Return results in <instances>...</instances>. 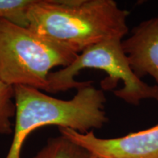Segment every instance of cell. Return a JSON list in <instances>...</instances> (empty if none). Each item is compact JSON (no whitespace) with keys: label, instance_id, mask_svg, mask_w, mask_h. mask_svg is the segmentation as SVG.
Returning <instances> with one entry per match:
<instances>
[{"label":"cell","instance_id":"9c48e42d","mask_svg":"<svg viewBox=\"0 0 158 158\" xmlns=\"http://www.w3.org/2000/svg\"><path fill=\"white\" fill-rule=\"evenodd\" d=\"M15 114L14 86L0 79V135H10L13 133L11 118Z\"/></svg>","mask_w":158,"mask_h":158},{"label":"cell","instance_id":"5b68a950","mask_svg":"<svg viewBox=\"0 0 158 158\" xmlns=\"http://www.w3.org/2000/svg\"><path fill=\"white\" fill-rule=\"evenodd\" d=\"M60 135L81 146L94 158H158V124L122 137L102 138L89 131L81 133L59 128Z\"/></svg>","mask_w":158,"mask_h":158},{"label":"cell","instance_id":"6da1fadb","mask_svg":"<svg viewBox=\"0 0 158 158\" xmlns=\"http://www.w3.org/2000/svg\"><path fill=\"white\" fill-rule=\"evenodd\" d=\"M129 14L114 0H36L28 28L79 54L101 41L123 40Z\"/></svg>","mask_w":158,"mask_h":158},{"label":"cell","instance_id":"8992f818","mask_svg":"<svg viewBox=\"0 0 158 158\" xmlns=\"http://www.w3.org/2000/svg\"><path fill=\"white\" fill-rule=\"evenodd\" d=\"M122 46L136 76H152L158 86V15L133 27Z\"/></svg>","mask_w":158,"mask_h":158},{"label":"cell","instance_id":"7a4b0ae2","mask_svg":"<svg viewBox=\"0 0 158 158\" xmlns=\"http://www.w3.org/2000/svg\"><path fill=\"white\" fill-rule=\"evenodd\" d=\"M15 124L10 147L5 158H21L27 136L37 128L56 126L81 133L100 129L108 122L104 91L92 84L77 90L71 100L51 97L30 86H14Z\"/></svg>","mask_w":158,"mask_h":158},{"label":"cell","instance_id":"52a82bcc","mask_svg":"<svg viewBox=\"0 0 158 158\" xmlns=\"http://www.w3.org/2000/svg\"><path fill=\"white\" fill-rule=\"evenodd\" d=\"M33 158H94L89 152L60 135L51 138Z\"/></svg>","mask_w":158,"mask_h":158},{"label":"cell","instance_id":"ba28073f","mask_svg":"<svg viewBox=\"0 0 158 158\" xmlns=\"http://www.w3.org/2000/svg\"><path fill=\"white\" fill-rule=\"evenodd\" d=\"M36 0H0V19L27 27L29 14Z\"/></svg>","mask_w":158,"mask_h":158},{"label":"cell","instance_id":"277c9868","mask_svg":"<svg viewBox=\"0 0 158 158\" xmlns=\"http://www.w3.org/2000/svg\"><path fill=\"white\" fill-rule=\"evenodd\" d=\"M120 39H110L94 44L80 53L70 65L51 72L45 92L58 93L92 84V81H78L77 75L84 69L104 71L108 77L101 81L102 90H111L126 103L138 106L143 100L158 101V86L143 82L135 74L124 52Z\"/></svg>","mask_w":158,"mask_h":158},{"label":"cell","instance_id":"3957f363","mask_svg":"<svg viewBox=\"0 0 158 158\" xmlns=\"http://www.w3.org/2000/svg\"><path fill=\"white\" fill-rule=\"evenodd\" d=\"M78 55L27 27L0 19V79L7 84L45 91L51 70L68 66Z\"/></svg>","mask_w":158,"mask_h":158}]
</instances>
